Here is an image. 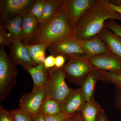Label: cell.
<instances>
[{
  "label": "cell",
  "instance_id": "obj_4",
  "mask_svg": "<svg viewBox=\"0 0 121 121\" xmlns=\"http://www.w3.org/2000/svg\"><path fill=\"white\" fill-rule=\"evenodd\" d=\"M6 53L4 46H0V102L9 95L16 84L17 69Z\"/></svg>",
  "mask_w": 121,
  "mask_h": 121
},
{
  "label": "cell",
  "instance_id": "obj_11",
  "mask_svg": "<svg viewBox=\"0 0 121 121\" xmlns=\"http://www.w3.org/2000/svg\"><path fill=\"white\" fill-rule=\"evenodd\" d=\"M86 99L81 87L74 89L73 91L60 103L63 114L72 116L79 112L86 102Z\"/></svg>",
  "mask_w": 121,
  "mask_h": 121
},
{
  "label": "cell",
  "instance_id": "obj_27",
  "mask_svg": "<svg viewBox=\"0 0 121 121\" xmlns=\"http://www.w3.org/2000/svg\"><path fill=\"white\" fill-rule=\"evenodd\" d=\"M12 40L3 26L0 25V45L9 47Z\"/></svg>",
  "mask_w": 121,
  "mask_h": 121
},
{
  "label": "cell",
  "instance_id": "obj_6",
  "mask_svg": "<svg viewBox=\"0 0 121 121\" xmlns=\"http://www.w3.org/2000/svg\"><path fill=\"white\" fill-rule=\"evenodd\" d=\"M36 0H0V24L28 12Z\"/></svg>",
  "mask_w": 121,
  "mask_h": 121
},
{
  "label": "cell",
  "instance_id": "obj_30",
  "mask_svg": "<svg viewBox=\"0 0 121 121\" xmlns=\"http://www.w3.org/2000/svg\"><path fill=\"white\" fill-rule=\"evenodd\" d=\"M55 56L51 55L46 58L44 65L45 68L50 69L55 66Z\"/></svg>",
  "mask_w": 121,
  "mask_h": 121
},
{
  "label": "cell",
  "instance_id": "obj_2",
  "mask_svg": "<svg viewBox=\"0 0 121 121\" xmlns=\"http://www.w3.org/2000/svg\"><path fill=\"white\" fill-rule=\"evenodd\" d=\"M73 33L62 5L50 21L39 27L31 45L43 43L50 45L73 36Z\"/></svg>",
  "mask_w": 121,
  "mask_h": 121
},
{
  "label": "cell",
  "instance_id": "obj_16",
  "mask_svg": "<svg viewBox=\"0 0 121 121\" xmlns=\"http://www.w3.org/2000/svg\"><path fill=\"white\" fill-rule=\"evenodd\" d=\"M24 68L32 78L33 88L44 87L48 79L49 69L45 68L43 63L35 66L26 67Z\"/></svg>",
  "mask_w": 121,
  "mask_h": 121
},
{
  "label": "cell",
  "instance_id": "obj_19",
  "mask_svg": "<svg viewBox=\"0 0 121 121\" xmlns=\"http://www.w3.org/2000/svg\"><path fill=\"white\" fill-rule=\"evenodd\" d=\"M102 77L101 71L94 70L86 78L80 86L87 101L93 97L97 83L98 80H102Z\"/></svg>",
  "mask_w": 121,
  "mask_h": 121
},
{
  "label": "cell",
  "instance_id": "obj_1",
  "mask_svg": "<svg viewBox=\"0 0 121 121\" xmlns=\"http://www.w3.org/2000/svg\"><path fill=\"white\" fill-rule=\"evenodd\" d=\"M109 20L121 21V14L107 6L103 0H95L79 21L73 36L79 40L91 39L100 33Z\"/></svg>",
  "mask_w": 121,
  "mask_h": 121
},
{
  "label": "cell",
  "instance_id": "obj_18",
  "mask_svg": "<svg viewBox=\"0 0 121 121\" xmlns=\"http://www.w3.org/2000/svg\"><path fill=\"white\" fill-rule=\"evenodd\" d=\"M103 109L93 97L86 102L79 113L83 121H99V114Z\"/></svg>",
  "mask_w": 121,
  "mask_h": 121
},
{
  "label": "cell",
  "instance_id": "obj_3",
  "mask_svg": "<svg viewBox=\"0 0 121 121\" xmlns=\"http://www.w3.org/2000/svg\"><path fill=\"white\" fill-rule=\"evenodd\" d=\"M62 68L69 82L81 86L87 76L95 70L89 59L82 55L70 56Z\"/></svg>",
  "mask_w": 121,
  "mask_h": 121
},
{
  "label": "cell",
  "instance_id": "obj_8",
  "mask_svg": "<svg viewBox=\"0 0 121 121\" xmlns=\"http://www.w3.org/2000/svg\"><path fill=\"white\" fill-rule=\"evenodd\" d=\"M47 50L55 57L62 56L66 59L74 56H83L80 40L73 35L50 44Z\"/></svg>",
  "mask_w": 121,
  "mask_h": 121
},
{
  "label": "cell",
  "instance_id": "obj_33",
  "mask_svg": "<svg viewBox=\"0 0 121 121\" xmlns=\"http://www.w3.org/2000/svg\"><path fill=\"white\" fill-rule=\"evenodd\" d=\"M104 4L110 8L118 12L121 14V6L115 5L109 2L108 0H103Z\"/></svg>",
  "mask_w": 121,
  "mask_h": 121
},
{
  "label": "cell",
  "instance_id": "obj_36",
  "mask_svg": "<svg viewBox=\"0 0 121 121\" xmlns=\"http://www.w3.org/2000/svg\"><path fill=\"white\" fill-rule=\"evenodd\" d=\"M72 119V121H83L79 112L76 113L73 115Z\"/></svg>",
  "mask_w": 121,
  "mask_h": 121
},
{
  "label": "cell",
  "instance_id": "obj_14",
  "mask_svg": "<svg viewBox=\"0 0 121 121\" xmlns=\"http://www.w3.org/2000/svg\"><path fill=\"white\" fill-rule=\"evenodd\" d=\"M39 28V21L29 12L22 16V30L23 43L25 45H31L33 39Z\"/></svg>",
  "mask_w": 121,
  "mask_h": 121
},
{
  "label": "cell",
  "instance_id": "obj_10",
  "mask_svg": "<svg viewBox=\"0 0 121 121\" xmlns=\"http://www.w3.org/2000/svg\"><path fill=\"white\" fill-rule=\"evenodd\" d=\"M95 70L121 74V59L111 52L101 54L89 58Z\"/></svg>",
  "mask_w": 121,
  "mask_h": 121
},
{
  "label": "cell",
  "instance_id": "obj_21",
  "mask_svg": "<svg viewBox=\"0 0 121 121\" xmlns=\"http://www.w3.org/2000/svg\"><path fill=\"white\" fill-rule=\"evenodd\" d=\"M40 113L43 116H50L62 113L60 103L46 95L40 108Z\"/></svg>",
  "mask_w": 121,
  "mask_h": 121
},
{
  "label": "cell",
  "instance_id": "obj_34",
  "mask_svg": "<svg viewBox=\"0 0 121 121\" xmlns=\"http://www.w3.org/2000/svg\"><path fill=\"white\" fill-rule=\"evenodd\" d=\"M31 117L32 121H45L43 115L40 112L34 116H31Z\"/></svg>",
  "mask_w": 121,
  "mask_h": 121
},
{
  "label": "cell",
  "instance_id": "obj_23",
  "mask_svg": "<svg viewBox=\"0 0 121 121\" xmlns=\"http://www.w3.org/2000/svg\"><path fill=\"white\" fill-rule=\"evenodd\" d=\"M46 0H36L33 5L29 12L32 15L39 21H41L44 6Z\"/></svg>",
  "mask_w": 121,
  "mask_h": 121
},
{
  "label": "cell",
  "instance_id": "obj_12",
  "mask_svg": "<svg viewBox=\"0 0 121 121\" xmlns=\"http://www.w3.org/2000/svg\"><path fill=\"white\" fill-rule=\"evenodd\" d=\"M9 56L16 65H21L24 68L37 66L31 59L25 45L20 41L12 40L8 47Z\"/></svg>",
  "mask_w": 121,
  "mask_h": 121
},
{
  "label": "cell",
  "instance_id": "obj_25",
  "mask_svg": "<svg viewBox=\"0 0 121 121\" xmlns=\"http://www.w3.org/2000/svg\"><path fill=\"white\" fill-rule=\"evenodd\" d=\"M50 44L47 43H39L35 45H25L29 56L32 60L35 56L39 52L45 51Z\"/></svg>",
  "mask_w": 121,
  "mask_h": 121
},
{
  "label": "cell",
  "instance_id": "obj_15",
  "mask_svg": "<svg viewBox=\"0 0 121 121\" xmlns=\"http://www.w3.org/2000/svg\"><path fill=\"white\" fill-rule=\"evenodd\" d=\"M98 35L105 43L110 52L121 59V38L105 27Z\"/></svg>",
  "mask_w": 121,
  "mask_h": 121
},
{
  "label": "cell",
  "instance_id": "obj_29",
  "mask_svg": "<svg viewBox=\"0 0 121 121\" xmlns=\"http://www.w3.org/2000/svg\"><path fill=\"white\" fill-rule=\"evenodd\" d=\"M0 121H14L9 111L5 110L0 105Z\"/></svg>",
  "mask_w": 121,
  "mask_h": 121
},
{
  "label": "cell",
  "instance_id": "obj_26",
  "mask_svg": "<svg viewBox=\"0 0 121 121\" xmlns=\"http://www.w3.org/2000/svg\"><path fill=\"white\" fill-rule=\"evenodd\" d=\"M105 27L108 29L121 39V25L118 24L114 20H109L106 21Z\"/></svg>",
  "mask_w": 121,
  "mask_h": 121
},
{
  "label": "cell",
  "instance_id": "obj_32",
  "mask_svg": "<svg viewBox=\"0 0 121 121\" xmlns=\"http://www.w3.org/2000/svg\"><path fill=\"white\" fill-rule=\"evenodd\" d=\"M65 57L62 56H58L55 57V67L57 68H61L65 65L66 60Z\"/></svg>",
  "mask_w": 121,
  "mask_h": 121
},
{
  "label": "cell",
  "instance_id": "obj_5",
  "mask_svg": "<svg viewBox=\"0 0 121 121\" xmlns=\"http://www.w3.org/2000/svg\"><path fill=\"white\" fill-rule=\"evenodd\" d=\"M66 78L62 68L54 67L49 69V76L44 87L46 95L60 103L67 97L74 89L70 88L65 82Z\"/></svg>",
  "mask_w": 121,
  "mask_h": 121
},
{
  "label": "cell",
  "instance_id": "obj_13",
  "mask_svg": "<svg viewBox=\"0 0 121 121\" xmlns=\"http://www.w3.org/2000/svg\"><path fill=\"white\" fill-rule=\"evenodd\" d=\"M83 56L89 59L99 55L111 52L98 35L89 39L80 40Z\"/></svg>",
  "mask_w": 121,
  "mask_h": 121
},
{
  "label": "cell",
  "instance_id": "obj_9",
  "mask_svg": "<svg viewBox=\"0 0 121 121\" xmlns=\"http://www.w3.org/2000/svg\"><path fill=\"white\" fill-rule=\"evenodd\" d=\"M46 97L44 87L33 88L31 92L22 95L19 101L20 108L26 111L31 116H34L40 112Z\"/></svg>",
  "mask_w": 121,
  "mask_h": 121
},
{
  "label": "cell",
  "instance_id": "obj_20",
  "mask_svg": "<svg viewBox=\"0 0 121 121\" xmlns=\"http://www.w3.org/2000/svg\"><path fill=\"white\" fill-rule=\"evenodd\" d=\"M64 0H46L44 6L39 27L50 21L62 6Z\"/></svg>",
  "mask_w": 121,
  "mask_h": 121
},
{
  "label": "cell",
  "instance_id": "obj_38",
  "mask_svg": "<svg viewBox=\"0 0 121 121\" xmlns=\"http://www.w3.org/2000/svg\"><path fill=\"white\" fill-rule=\"evenodd\" d=\"M65 121H72V117L68 118L66 119Z\"/></svg>",
  "mask_w": 121,
  "mask_h": 121
},
{
  "label": "cell",
  "instance_id": "obj_17",
  "mask_svg": "<svg viewBox=\"0 0 121 121\" xmlns=\"http://www.w3.org/2000/svg\"><path fill=\"white\" fill-rule=\"evenodd\" d=\"M23 15L17 16L0 24L9 31V35L12 40L22 42V19Z\"/></svg>",
  "mask_w": 121,
  "mask_h": 121
},
{
  "label": "cell",
  "instance_id": "obj_31",
  "mask_svg": "<svg viewBox=\"0 0 121 121\" xmlns=\"http://www.w3.org/2000/svg\"><path fill=\"white\" fill-rule=\"evenodd\" d=\"M115 106L117 110L120 111L121 116V90L117 89L116 90Z\"/></svg>",
  "mask_w": 121,
  "mask_h": 121
},
{
  "label": "cell",
  "instance_id": "obj_24",
  "mask_svg": "<svg viewBox=\"0 0 121 121\" xmlns=\"http://www.w3.org/2000/svg\"><path fill=\"white\" fill-rule=\"evenodd\" d=\"M9 112L14 121H32L30 115L21 108L12 110Z\"/></svg>",
  "mask_w": 121,
  "mask_h": 121
},
{
  "label": "cell",
  "instance_id": "obj_22",
  "mask_svg": "<svg viewBox=\"0 0 121 121\" xmlns=\"http://www.w3.org/2000/svg\"><path fill=\"white\" fill-rule=\"evenodd\" d=\"M102 74V80L105 82L111 83L121 90V74H115L108 72L101 71Z\"/></svg>",
  "mask_w": 121,
  "mask_h": 121
},
{
  "label": "cell",
  "instance_id": "obj_37",
  "mask_svg": "<svg viewBox=\"0 0 121 121\" xmlns=\"http://www.w3.org/2000/svg\"><path fill=\"white\" fill-rule=\"evenodd\" d=\"M110 2L117 6H121V0H108Z\"/></svg>",
  "mask_w": 121,
  "mask_h": 121
},
{
  "label": "cell",
  "instance_id": "obj_7",
  "mask_svg": "<svg viewBox=\"0 0 121 121\" xmlns=\"http://www.w3.org/2000/svg\"><path fill=\"white\" fill-rule=\"evenodd\" d=\"M95 0H64L63 7L68 23L74 31L81 17Z\"/></svg>",
  "mask_w": 121,
  "mask_h": 121
},
{
  "label": "cell",
  "instance_id": "obj_28",
  "mask_svg": "<svg viewBox=\"0 0 121 121\" xmlns=\"http://www.w3.org/2000/svg\"><path fill=\"white\" fill-rule=\"evenodd\" d=\"M72 116L65 115L61 113L52 116L43 117L45 121H65L68 118Z\"/></svg>",
  "mask_w": 121,
  "mask_h": 121
},
{
  "label": "cell",
  "instance_id": "obj_35",
  "mask_svg": "<svg viewBox=\"0 0 121 121\" xmlns=\"http://www.w3.org/2000/svg\"><path fill=\"white\" fill-rule=\"evenodd\" d=\"M98 120L99 121H109L104 109L99 114Z\"/></svg>",
  "mask_w": 121,
  "mask_h": 121
}]
</instances>
